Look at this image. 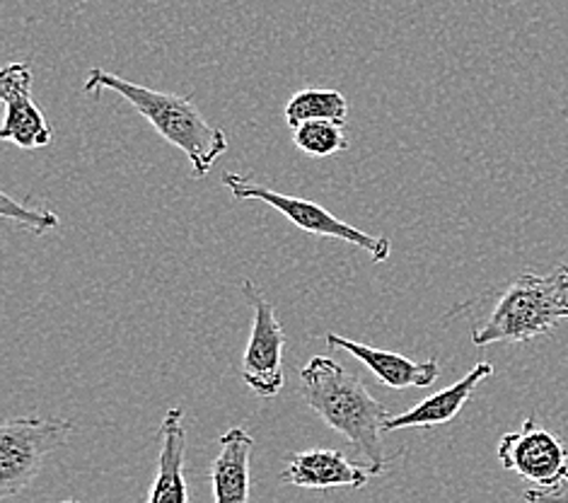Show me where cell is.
Wrapping results in <instances>:
<instances>
[{"label":"cell","instance_id":"cell-13","mask_svg":"<svg viewBox=\"0 0 568 503\" xmlns=\"http://www.w3.org/2000/svg\"><path fill=\"white\" fill-rule=\"evenodd\" d=\"M221 451L211 462L213 503H250L252 492V445L247 429L235 426L225 431Z\"/></svg>","mask_w":568,"mask_h":503},{"label":"cell","instance_id":"cell-5","mask_svg":"<svg viewBox=\"0 0 568 503\" xmlns=\"http://www.w3.org/2000/svg\"><path fill=\"white\" fill-rule=\"evenodd\" d=\"M75 426L61 419L18 416L0 429V496H16L30 486L49 453L71 441Z\"/></svg>","mask_w":568,"mask_h":503},{"label":"cell","instance_id":"cell-12","mask_svg":"<svg viewBox=\"0 0 568 503\" xmlns=\"http://www.w3.org/2000/svg\"><path fill=\"white\" fill-rule=\"evenodd\" d=\"M184 455H186L184 410L182 406H170L160 426L158 474L143 503H189Z\"/></svg>","mask_w":568,"mask_h":503},{"label":"cell","instance_id":"cell-14","mask_svg":"<svg viewBox=\"0 0 568 503\" xmlns=\"http://www.w3.org/2000/svg\"><path fill=\"white\" fill-rule=\"evenodd\" d=\"M348 114V100L339 90L329 88H307L295 92L288 100L283 117L291 129L305 124V121L315 119H332V121H346Z\"/></svg>","mask_w":568,"mask_h":503},{"label":"cell","instance_id":"cell-11","mask_svg":"<svg viewBox=\"0 0 568 503\" xmlns=\"http://www.w3.org/2000/svg\"><path fill=\"white\" fill-rule=\"evenodd\" d=\"M494 375L491 363H477L465 378H459L457 383L445 388L430 398L414 404L409 412L395 414L387 419L385 431H399V429H436L445 426L465 410V404L471 400V394L484 383L486 378Z\"/></svg>","mask_w":568,"mask_h":503},{"label":"cell","instance_id":"cell-6","mask_svg":"<svg viewBox=\"0 0 568 503\" xmlns=\"http://www.w3.org/2000/svg\"><path fill=\"white\" fill-rule=\"evenodd\" d=\"M242 295L252 308V332L242 356L240 375L245 385L262 400H274L286 383L283 375V353H286V330L276 318L274 305L254 281H242Z\"/></svg>","mask_w":568,"mask_h":503},{"label":"cell","instance_id":"cell-1","mask_svg":"<svg viewBox=\"0 0 568 503\" xmlns=\"http://www.w3.org/2000/svg\"><path fill=\"white\" fill-rule=\"evenodd\" d=\"M301 383L310 410L354 445L375 477L385 474L389 455L385 453L383 433L389 412L373 398L363 380L329 356H315L301 369Z\"/></svg>","mask_w":568,"mask_h":503},{"label":"cell","instance_id":"cell-17","mask_svg":"<svg viewBox=\"0 0 568 503\" xmlns=\"http://www.w3.org/2000/svg\"><path fill=\"white\" fill-rule=\"evenodd\" d=\"M523 499L527 503H568V482L557 489H527Z\"/></svg>","mask_w":568,"mask_h":503},{"label":"cell","instance_id":"cell-18","mask_svg":"<svg viewBox=\"0 0 568 503\" xmlns=\"http://www.w3.org/2000/svg\"><path fill=\"white\" fill-rule=\"evenodd\" d=\"M63 503H78V501H63Z\"/></svg>","mask_w":568,"mask_h":503},{"label":"cell","instance_id":"cell-3","mask_svg":"<svg viewBox=\"0 0 568 503\" xmlns=\"http://www.w3.org/2000/svg\"><path fill=\"white\" fill-rule=\"evenodd\" d=\"M561 320H568V264L549 274L527 271L498 295L489 318L471 332V344H525L557 330Z\"/></svg>","mask_w":568,"mask_h":503},{"label":"cell","instance_id":"cell-8","mask_svg":"<svg viewBox=\"0 0 568 503\" xmlns=\"http://www.w3.org/2000/svg\"><path fill=\"white\" fill-rule=\"evenodd\" d=\"M0 100L6 107L0 139L24 151H37L51 143L53 131L32 98V71L24 61H12L0 71Z\"/></svg>","mask_w":568,"mask_h":503},{"label":"cell","instance_id":"cell-16","mask_svg":"<svg viewBox=\"0 0 568 503\" xmlns=\"http://www.w3.org/2000/svg\"><path fill=\"white\" fill-rule=\"evenodd\" d=\"M0 215L32 230L34 235H44L49 230H57L61 225V219L51 209H32L27 203L12 199L8 192H0Z\"/></svg>","mask_w":568,"mask_h":503},{"label":"cell","instance_id":"cell-10","mask_svg":"<svg viewBox=\"0 0 568 503\" xmlns=\"http://www.w3.org/2000/svg\"><path fill=\"white\" fill-rule=\"evenodd\" d=\"M327 344L332 349H342L351 356H356L368 371L381 380L385 388L392 390H407V388H430L440 378V363L430 359L426 363H416L402 353L375 349L368 344L354 342L342 334H327Z\"/></svg>","mask_w":568,"mask_h":503},{"label":"cell","instance_id":"cell-15","mask_svg":"<svg viewBox=\"0 0 568 503\" xmlns=\"http://www.w3.org/2000/svg\"><path fill=\"white\" fill-rule=\"evenodd\" d=\"M346 121L315 119L293 129V143L297 151L310 158H332L348 148Z\"/></svg>","mask_w":568,"mask_h":503},{"label":"cell","instance_id":"cell-7","mask_svg":"<svg viewBox=\"0 0 568 503\" xmlns=\"http://www.w3.org/2000/svg\"><path fill=\"white\" fill-rule=\"evenodd\" d=\"M496 453L500 465L535 489H557L568 482V447L535 419H525L520 431L506 433Z\"/></svg>","mask_w":568,"mask_h":503},{"label":"cell","instance_id":"cell-4","mask_svg":"<svg viewBox=\"0 0 568 503\" xmlns=\"http://www.w3.org/2000/svg\"><path fill=\"white\" fill-rule=\"evenodd\" d=\"M221 182L235 199L266 203V207H272L274 211H278L283 219L291 221L295 228H301L303 233H307V235L342 240L346 244H354V248H358L361 252H368L371 260L377 262V264L389 260V254H392L389 238L371 235V233H365V230L348 225L342 219H336L334 213H329L327 209L320 207V203H315V201L274 192L272 187L252 182L250 177L237 174V172H225L221 177Z\"/></svg>","mask_w":568,"mask_h":503},{"label":"cell","instance_id":"cell-2","mask_svg":"<svg viewBox=\"0 0 568 503\" xmlns=\"http://www.w3.org/2000/svg\"><path fill=\"white\" fill-rule=\"evenodd\" d=\"M102 90H114L121 100H126L148 124H151L170 145L182 151L196 180L206 177L215 162L227 151V135L221 127H213L199 112V107L186 94L160 92L104 68H90L83 83L85 94H100Z\"/></svg>","mask_w":568,"mask_h":503},{"label":"cell","instance_id":"cell-9","mask_svg":"<svg viewBox=\"0 0 568 503\" xmlns=\"http://www.w3.org/2000/svg\"><path fill=\"white\" fill-rule=\"evenodd\" d=\"M375 477L368 465H356L342 451L315 447L293 453L281 472V482L303 489H363Z\"/></svg>","mask_w":568,"mask_h":503}]
</instances>
